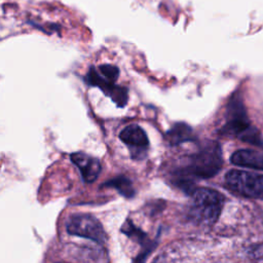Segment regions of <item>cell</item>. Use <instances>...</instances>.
I'll use <instances>...</instances> for the list:
<instances>
[{
  "mask_svg": "<svg viewBox=\"0 0 263 263\" xmlns=\"http://www.w3.org/2000/svg\"><path fill=\"white\" fill-rule=\"evenodd\" d=\"M192 139V128L183 122L175 124L166 134V140L171 145H178L186 141H191Z\"/></svg>",
  "mask_w": 263,
  "mask_h": 263,
  "instance_id": "obj_10",
  "label": "cell"
},
{
  "mask_svg": "<svg viewBox=\"0 0 263 263\" xmlns=\"http://www.w3.org/2000/svg\"><path fill=\"white\" fill-rule=\"evenodd\" d=\"M103 186L115 188L124 197L129 198V197H133L135 194V189L133 187L132 182L129 181V179H127L126 177H123V176H119L112 180H109Z\"/></svg>",
  "mask_w": 263,
  "mask_h": 263,
  "instance_id": "obj_11",
  "label": "cell"
},
{
  "mask_svg": "<svg viewBox=\"0 0 263 263\" xmlns=\"http://www.w3.org/2000/svg\"><path fill=\"white\" fill-rule=\"evenodd\" d=\"M99 73L108 81L115 82L119 75V69L113 65H101L98 68Z\"/></svg>",
  "mask_w": 263,
  "mask_h": 263,
  "instance_id": "obj_13",
  "label": "cell"
},
{
  "mask_svg": "<svg viewBox=\"0 0 263 263\" xmlns=\"http://www.w3.org/2000/svg\"><path fill=\"white\" fill-rule=\"evenodd\" d=\"M85 81L92 86L100 87L107 96H109L119 107H123L127 102V89L121 86H117L114 82L105 79L96 68H90Z\"/></svg>",
  "mask_w": 263,
  "mask_h": 263,
  "instance_id": "obj_5",
  "label": "cell"
},
{
  "mask_svg": "<svg viewBox=\"0 0 263 263\" xmlns=\"http://www.w3.org/2000/svg\"><path fill=\"white\" fill-rule=\"evenodd\" d=\"M225 184L240 196L263 198V174L231 170L225 176Z\"/></svg>",
  "mask_w": 263,
  "mask_h": 263,
  "instance_id": "obj_3",
  "label": "cell"
},
{
  "mask_svg": "<svg viewBox=\"0 0 263 263\" xmlns=\"http://www.w3.org/2000/svg\"><path fill=\"white\" fill-rule=\"evenodd\" d=\"M72 162L79 168L84 182H93L101 172V162L98 158L87 155L82 152L72 153L70 156Z\"/></svg>",
  "mask_w": 263,
  "mask_h": 263,
  "instance_id": "obj_7",
  "label": "cell"
},
{
  "mask_svg": "<svg viewBox=\"0 0 263 263\" xmlns=\"http://www.w3.org/2000/svg\"><path fill=\"white\" fill-rule=\"evenodd\" d=\"M230 161L239 166L263 171V152L250 149L237 150L231 155Z\"/></svg>",
  "mask_w": 263,
  "mask_h": 263,
  "instance_id": "obj_9",
  "label": "cell"
},
{
  "mask_svg": "<svg viewBox=\"0 0 263 263\" xmlns=\"http://www.w3.org/2000/svg\"><path fill=\"white\" fill-rule=\"evenodd\" d=\"M250 256L253 258H262L263 257V243H260L259 246L255 247L250 251Z\"/></svg>",
  "mask_w": 263,
  "mask_h": 263,
  "instance_id": "obj_14",
  "label": "cell"
},
{
  "mask_svg": "<svg viewBox=\"0 0 263 263\" xmlns=\"http://www.w3.org/2000/svg\"><path fill=\"white\" fill-rule=\"evenodd\" d=\"M222 166V153L219 143L206 142L197 153L190 158L189 165L185 168V176L210 178L216 175Z\"/></svg>",
  "mask_w": 263,
  "mask_h": 263,
  "instance_id": "obj_1",
  "label": "cell"
},
{
  "mask_svg": "<svg viewBox=\"0 0 263 263\" xmlns=\"http://www.w3.org/2000/svg\"><path fill=\"white\" fill-rule=\"evenodd\" d=\"M237 138H239L241 141L248 142L252 145H255L258 147H263V138H262L260 132L252 125H250L247 129H245Z\"/></svg>",
  "mask_w": 263,
  "mask_h": 263,
  "instance_id": "obj_12",
  "label": "cell"
},
{
  "mask_svg": "<svg viewBox=\"0 0 263 263\" xmlns=\"http://www.w3.org/2000/svg\"><path fill=\"white\" fill-rule=\"evenodd\" d=\"M67 232L91 239L98 243H104L107 239L100 221L89 214H76L72 216L67 223Z\"/></svg>",
  "mask_w": 263,
  "mask_h": 263,
  "instance_id": "obj_4",
  "label": "cell"
},
{
  "mask_svg": "<svg viewBox=\"0 0 263 263\" xmlns=\"http://www.w3.org/2000/svg\"><path fill=\"white\" fill-rule=\"evenodd\" d=\"M251 125L242 104L234 100L228 108L227 121L222 128V133L238 137L245 129Z\"/></svg>",
  "mask_w": 263,
  "mask_h": 263,
  "instance_id": "obj_6",
  "label": "cell"
},
{
  "mask_svg": "<svg viewBox=\"0 0 263 263\" xmlns=\"http://www.w3.org/2000/svg\"><path fill=\"white\" fill-rule=\"evenodd\" d=\"M224 200V196L214 189H195L192 192L191 214L198 222L214 224L221 214Z\"/></svg>",
  "mask_w": 263,
  "mask_h": 263,
  "instance_id": "obj_2",
  "label": "cell"
},
{
  "mask_svg": "<svg viewBox=\"0 0 263 263\" xmlns=\"http://www.w3.org/2000/svg\"><path fill=\"white\" fill-rule=\"evenodd\" d=\"M119 138L124 144H126L130 148V150H136V153L134 155H139V150L147 149L149 145L146 133L141 126L137 124H130L124 127L120 132Z\"/></svg>",
  "mask_w": 263,
  "mask_h": 263,
  "instance_id": "obj_8",
  "label": "cell"
}]
</instances>
